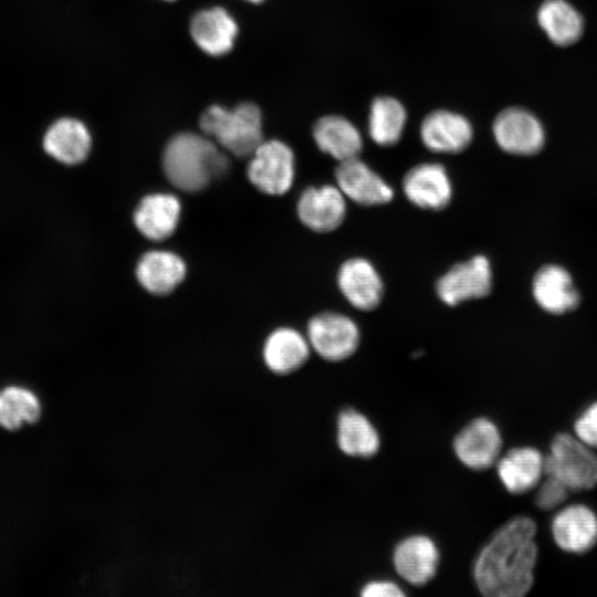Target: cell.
<instances>
[{
    "label": "cell",
    "instance_id": "cell-1",
    "mask_svg": "<svg viewBox=\"0 0 597 597\" xmlns=\"http://www.w3.org/2000/svg\"><path fill=\"white\" fill-rule=\"evenodd\" d=\"M535 535V522L517 516L492 536L474 563V579L481 594L521 597L528 593L537 559Z\"/></svg>",
    "mask_w": 597,
    "mask_h": 597
},
{
    "label": "cell",
    "instance_id": "cell-2",
    "mask_svg": "<svg viewBox=\"0 0 597 597\" xmlns=\"http://www.w3.org/2000/svg\"><path fill=\"white\" fill-rule=\"evenodd\" d=\"M163 165L170 184L184 191H198L226 171L228 159L210 137L180 133L166 145Z\"/></svg>",
    "mask_w": 597,
    "mask_h": 597
},
{
    "label": "cell",
    "instance_id": "cell-3",
    "mask_svg": "<svg viewBox=\"0 0 597 597\" xmlns=\"http://www.w3.org/2000/svg\"><path fill=\"white\" fill-rule=\"evenodd\" d=\"M199 125L206 136L237 157H248L263 142L262 116L253 103H241L232 109L220 105L207 108Z\"/></svg>",
    "mask_w": 597,
    "mask_h": 597
},
{
    "label": "cell",
    "instance_id": "cell-4",
    "mask_svg": "<svg viewBox=\"0 0 597 597\" xmlns=\"http://www.w3.org/2000/svg\"><path fill=\"white\" fill-rule=\"evenodd\" d=\"M544 471L569 491L589 490L597 484V454L576 436L558 433L544 458Z\"/></svg>",
    "mask_w": 597,
    "mask_h": 597
},
{
    "label": "cell",
    "instance_id": "cell-5",
    "mask_svg": "<svg viewBox=\"0 0 597 597\" xmlns=\"http://www.w3.org/2000/svg\"><path fill=\"white\" fill-rule=\"evenodd\" d=\"M294 154L281 140L262 142L248 165L250 181L262 192L279 196L290 190L294 180Z\"/></svg>",
    "mask_w": 597,
    "mask_h": 597
},
{
    "label": "cell",
    "instance_id": "cell-6",
    "mask_svg": "<svg viewBox=\"0 0 597 597\" xmlns=\"http://www.w3.org/2000/svg\"><path fill=\"white\" fill-rule=\"evenodd\" d=\"M307 341L322 358L338 362L355 353L359 344V331L348 316L324 312L310 320Z\"/></svg>",
    "mask_w": 597,
    "mask_h": 597
},
{
    "label": "cell",
    "instance_id": "cell-7",
    "mask_svg": "<svg viewBox=\"0 0 597 597\" xmlns=\"http://www.w3.org/2000/svg\"><path fill=\"white\" fill-rule=\"evenodd\" d=\"M492 287V271L484 255L454 264L438 281L436 291L447 305L486 296Z\"/></svg>",
    "mask_w": 597,
    "mask_h": 597
},
{
    "label": "cell",
    "instance_id": "cell-8",
    "mask_svg": "<svg viewBox=\"0 0 597 597\" xmlns=\"http://www.w3.org/2000/svg\"><path fill=\"white\" fill-rule=\"evenodd\" d=\"M493 135L503 150L514 155L536 154L544 144L541 123L531 113L516 107L504 109L495 117Z\"/></svg>",
    "mask_w": 597,
    "mask_h": 597
},
{
    "label": "cell",
    "instance_id": "cell-9",
    "mask_svg": "<svg viewBox=\"0 0 597 597\" xmlns=\"http://www.w3.org/2000/svg\"><path fill=\"white\" fill-rule=\"evenodd\" d=\"M345 198L337 186L308 187L304 189L297 201L298 218L313 231H333L346 217Z\"/></svg>",
    "mask_w": 597,
    "mask_h": 597
},
{
    "label": "cell",
    "instance_id": "cell-10",
    "mask_svg": "<svg viewBox=\"0 0 597 597\" xmlns=\"http://www.w3.org/2000/svg\"><path fill=\"white\" fill-rule=\"evenodd\" d=\"M335 178L343 195L362 206L384 205L394 197L392 188L358 157L341 161Z\"/></svg>",
    "mask_w": 597,
    "mask_h": 597
},
{
    "label": "cell",
    "instance_id": "cell-11",
    "mask_svg": "<svg viewBox=\"0 0 597 597\" xmlns=\"http://www.w3.org/2000/svg\"><path fill=\"white\" fill-rule=\"evenodd\" d=\"M402 189L411 203L428 210H441L452 198L448 172L438 163H423L412 167L404 176Z\"/></svg>",
    "mask_w": 597,
    "mask_h": 597
},
{
    "label": "cell",
    "instance_id": "cell-12",
    "mask_svg": "<svg viewBox=\"0 0 597 597\" xmlns=\"http://www.w3.org/2000/svg\"><path fill=\"white\" fill-rule=\"evenodd\" d=\"M453 447L464 465L473 470H484L498 461L502 438L493 421L478 418L458 433Z\"/></svg>",
    "mask_w": 597,
    "mask_h": 597
},
{
    "label": "cell",
    "instance_id": "cell-13",
    "mask_svg": "<svg viewBox=\"0 0 597 597\" xmlns=\"http://www.w3.org/2000/svg\"><path fill=\"white\" fill-rule=\"evenodd\" d=\"M551 528L556 545L568 553H586L597 543V515L584 504L559 510Z\"/></svg>",
    "mask_w": 597,
    "mask_h": 597
},
{
    "label": "cell",
    "instance_id": "cell-14",
    "mask_svg": "<svg viewBox=\"0 0 597 597\" xmlns=\"http://www.w3.org/2000/svg\"><path fill=\"white\" fill-rule=\"evenodd\" d=\"M337 284L344 297L357 310L376 308L384 295V283L375 266L366 259L345 261L337 273Z\"/></svg>",
    "mask_w": 597,
    "mask_h": 597
},
{
    "label": "cell",
    "instance_id": "cell-15",
    "mask_svg": "<svg viewBox=\"0 0 597 597\" xmlns=\"http://www.w3.org/2000/svg\"><path fill=\"white\" fill-rule=\"evenodd\" d=\"M420 137L423 145L431 151L455 154L470 145L473 130L464 116L439 109L423 118Z\"/></svg>",
    "mask_w": 597,
    "mask_h": 597
},
{
    "label": "cell",
    "instance_id": "cell-16",
    "mask_svg": "<svg viewBox=\"0 0 597 597\" xmlns=\"http://www.w3.org/2000/svg\"><path fill=\"white\" fill-rule=\"evenodd\" d=\"M439 564L436 544L427 536H410L400 542L394 552V565L409 584L420 586L434 575Z\"/></svg>",
    "mask_w": 597,
    "mask_h": 597
},
{
    "label": "cell",
    "instance_id": "cell-17",
    "mask_svg": "<svg viewBox=\"0 0 597 597\" xmlns=\"http://www.w3.org/2000/svg\"><path fill=\"white\" fill-rule=\"evenodd\" d=\"M496 471L509 492L523 494L535 489L545 475L544 457L533 447L514 448L498 461Z\"/></svg>",
    "mask_w": 597,
    "mask_h": 597
},
{
    "label": "cell",
    "instance_id": "cell-18",
    "mask_svg": "<svg viewBox=\"0 0 597 597\" xmlns=\"http://www.w3.org/2000/svg\"><path fill=\"white\" fill-rule=\"evenodd\" d=\"M190 33L202 51L210 55H222L231 50L238 27L224 9L214 7L192 17Z\"/></svg>",
    "mask_w": 597,
    "mask_h": 597
},
{
    "label": "cell",
    "instance_id": "cell-19",
    "mask_svg": "<svg viewBox=\"0 0 597 597\" xmlns=\"http://www.w3.org/2000/svg\"><path fill=\"white\" fill-rule=\"evenodd\" d=\"M533 295L537 304L552 314L566 313L579 303L572 276L558 265H546L535 274Z\"/></svg>",
    "mask_w": 597,
    "mask_h": 597
},
{
    "label": "cell",
    "instance_id": "cell-20",
    "mask_svg": "<svg viewBox=\"0 0 597 597\" xmlns=\"http://www.w3.org/2000/svg\"><path fill=\"white\" fill-rule=\"evenodd\" d=\"M181 206L171 193H151L142 199L134 213L137 229L150 240H163L172 234Z\"/></svg>",
    "mask_w": 597,
    "mask_h": 597
},
{
    "label": "cell",
    "instance_id": "cell-21",
    "mask_svg": "<svg viewBox=\"0 0 597 597\" xmlns=\"http://www.w3.org/2000/svg\"><path fill=\"white\" fill-rule=\"evenodd\" d=\"M91 135L86 126L75 118H61L52 124L43 138L44 150L56 160L75 165L91 150Z\"/></svg>",
    "mask_w": 597,
    "mask_h": 597
},
{
    "label": "cell",
    "instance_id": "cell-22",
    "mask_svg": "<svg viewBox=\"0 0 597 597\" xmlns=\"http://www.w3.org/2000/svg\"><path fill=\"white\" fill-rule=\"evenodd\" d=\"M317 147L339 163L358 157L363 140L358 129L345 117L328 115L321 117L313 127Z\"/></svg>",
    "mask_w": 597,
    "mask_h": 597
},
{
    "label": "cell",
    "instance_id": "cell-23",
    "mask_svg": "<svg viewBox=\"0 0 597 597\" xmlns=\"http://www.w3.org/2000/svg\"><path fill=\"white\" fill-rule=\"evenodd\" d=\"M310 343L298 331L281 327L272 332L263 346V359L270 370L285 375L298 369L308 358Z\"/></svg>",
    "mask_w": 597,
    "mask_h": 597
},
{
    "label": "cell",
    "instance_id": "cell-24",
    "mask_svg": "<svg viewBox=\"0 0 597 597\" xmlns=\"http://www.w3.org/2000/svg\"><path fill=\"white\" fill-rule=\"evenodd\" d=\"M185 274L186 265L182 259L161 250L145 253L136 268L139 283L154 294L171 292L184 280Z\"/></svg>",
    "mask_w": 597,
    "mask_h": 597
},
{
    "label": "cell",
    "instance_id": "cell-25",
    "mask_svg": "<svg viewBox=\"0 0 597 597\" xmlns=\"http://www.w3.org/2000/svg\"><path fill=\"white\" fill-rule=\"evenodd\" d=\"M339 449L354 457H371L379 448V436L371 422L360 412L346 409L337 420Z\"/></svg>",
    "mask_w": 597,
    "mask_h": 597
},
{
    "label": "cell",
    "instance_id": "cell-26",
    "mask_svg": "<svg viewBox=\"0 0 597 597\" xmlns=\"http://www.w3.org/2000/svg\"><path fill=\"white\" fill-rule=\"evenodd\" d=\"M537 20L551 41L557 45H570L583 33L579 13L565 0L544 1L537 12Z\"/></svg>",
    "mask_w": 597,
    "mask_h": 597
},
{
    "label": "cell",
    "instance_id": "cell-27",
    "mask_svg": "<svg viewBox=\"0 0 597 597\" xmlns=\"http://www.w3.org/2000/svg\"><path fill=\"white\" fill-rule=\"evenodd\" d=\"M406 118V111L399 101L387 96L375 98L368 118L371 139L380 146L395 145L402 135Z\"/></svg>",
    "mask_w": 597,
    "mask_h": 597
},
{
    "label": "cell",
    "instance_id": "cell-28",
    "mask_svg": "<svg viewBox=\"0 0 597 597\" xmlns=\"http://www.w3.org/2000/svg\"><path fill=\"white\" fill-rule=\"evenodd\" d=\"M39 398L29 389L9 386L0 391V426L15 431L35 423L41 417Z\"/></svg>",
    "mask_w": 597,
    "mask_h": 597
},
{
    "label": "cell",
    "instance_id": "cell-29",
    "mask_svg": "<svg viewBox=\"0 0 597 597\" xmlns=\"http://www.w3.org/2000/svg\"><path fill=\"white\" fill-rule=\"evenodd\" d=\"M536 488L535 503L545 511L561 506L569 492L565 484L549 475H545V479L541 480Z\"/></svg>",
    "mask_w": 597,
    "mask_h": 597
},
{
    "label": "cell",
    "instance_id": "cell-30",
    "mask_svg": "<svg viewBox=\"0 0 597 597\" xmlns=\"http://www.w3.org/2000/svg\"><path fill=\"white\" fill-rule=\"evenodd\" d=\"M575 436L597 450V401L589 405L574 422Z\"/></svg>",
    "mask_w": 597,
    "mask_h": 597
},
{
    "label": "cell",
    "instance_id": "cell-31",
    "mask_svg": "<svg viewBox=\"0 0 597 597\" xmlns=\"http://www.w3.org/2000/svg\"><path fill=\"white\" fill-rule=\"evenodd\" d=\"M404 595L399 586L385 580L368 583L362 590L364 597H397Z\"/></svg>",
    "mask_w": 597,
    "mask_h": 597
},
{
    "label": "cell",
    "instance_id": "cell-32",
    "mask_svg": "<svg viewBox=\"0 0 597 597\" xmlns=\"http://www.w3.org/2000/svg\"><path fill=\"white\" fill-rule=\"evenodd\" d=\"M249 1H253V2H260V1H262V0H249Z\"/></svg>",
    "mask_w": 597,
    "mask_h": 597
}]
</instances>
